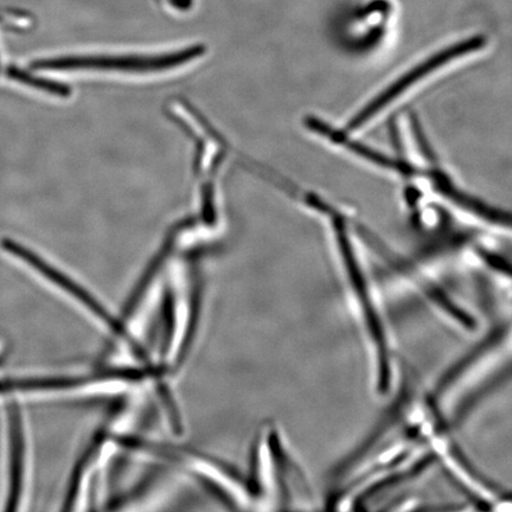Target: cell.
<instances>
[{"label":"cell","instance_id":"cell-1","mask_svg":"<svg viewBox=\"0 0 512 512\" xmlns=\"http://www.w3.org/2000/svg\"><path fill=\"white\" fill-rule=\"evenodd\" d=\"M246 478L254 509H292L313 498L302 465L275 426H266L255 439Z\"/></svg>","mask_w":512,"mask_h":512},{"label":"cell","instance_id":"cell-2","mask_svg":"<svg viewBox=\"0 0 512 512\" xmlns=\"http://www.w3.org/2000/svg\"><path fill=\"white\" fill-rule=\"evenodd\" d=\"M485 43L486 38L484 36L471 37L469 40L458 42L451 47L440 50L438 53L428 57V59L416 64L415 67L409 69L405 74H402L401 78L396 79L394 82L390 83L387 88H384L383 91L375 96L373 100L369 101L361 111H358L354 115V118L349 121L348 130L356 131L358 128L363 127L369 123L370 120H373L377 114L392 105L403 93L409 91L415 83L425 80L428 78V75L437 72V70L459 59V57L469 55L473 53V51L482 49Z\"/></svg>","mask_w":512,"mask_h":512},{"label":"cell","instance_id":"cell-3","mask_svg":"<svg viewBox=\"0 0 512 512\" xmlns=\"http://www.w3.org/2000/svg\"><path fill=\"white\" fill-rule=\"evenodd\" d=\"M2 247L6 252L15 255L16 258L21 259L25 264L34 268L36 272L42 274V277L49 280L51 284L59 287L62 292L66 293L69 299H72L82 310H85L89 317L98 322L101 328H104L115 339H118L124 350L128 347L127 337L119 316L113 315L87 288L70 279L68 275L57 270L53 265L48 264L40 255L31 252L30 249L25 248L21 243L5 239L2 242Z\"/></svg>","mask_w":512,"mask_h":512},{"label":"cell","instance_id":"cell-4","mask_svg":"<svg viewBox=\"0 0 512 512\" xmlns=\"http://www.w3.org/2000/svg\"><path fill=\"white\" fill-rule=\"evenodd\" d=\"M206 49L195 46L176 53L158 56H82L63 59L41 60L32 66L43 70L106 69L131 70V72H155L187 63L201 56Z\"/></svg>","mask_w":512,"mask_h":512},{"label":"cell","instance_id":"cell-5","mask_svg":"<svg viewBox=\"0 0 512 512\" xmlns=\"http://www.w3.org/2000/svg\"><path fill=\"white\" fill-rule=\"evenodd\" d=\"M306 124L311 128V130H315L317 133L322 134V136L328 138L331 142L342 145L345 149L354 153V155L367 159L369 163L381 166V168L384 169L394 170L399 172V174H412V168L408 164L400 162V160L390 158L386 155H382V153L370 149L367 145L355 142V140L350 139L347 134H344V132L337 131L336 128L323 123V121L310 118L307 119Z\"/></svg>","mask_w":512,"mask_h":512},{"label":"cell","instance_id":"cell-6","mask_svg":"<svg viewBox=\"0 0 512 512\" xmlns=\"http://www.w3.org/2000/svg\"><path fill=\"white\" fill-rule=\"evenodd\" d=\"M435 188L438 189L441 195H444L448 200L457 204L458 207L470 211L478 217L486 221L502 226L512 227V215L499 211L495 208L486 206L485 203L476 200L475 197L466 195L465 192L459 191L454 185L448 181L443 175L435 176Z\"/></svg>","mask_w":512,"mask_h":512},{"label":"cell","instance_id":"cell-7","mask_svg":"<svg viewBox=\"0 0 512 512\" xmlns=\"http://www.w3.org/2000/svg\"><path fill=\"white\" fill-rule=\"evenodd\" d=\"M21 416L12 409L9 418L10 432V486L8 503L14 504L21 499L24 478L25 444Z\"/></svg>","mask_w":512,"mask_h":512},{"label":"cell","instance_id":"cell-8","mask_svg":"<svg viewBox=\"0 0 512 512\" xmlns=\"http://www.w3.org/2000/svg\"><path fill=\"white\" fill-rule=\"evenodd\" d=\"M9 78L17 82L24 83L32 88L40 89V91L50 93L56 96H62V98H68L70 95V88L63 83L55 82L51 80L36 78L24 70L12 67L8 70Z\"/></svg>","mask_w":512,"mask_h":512}]
</instances>
